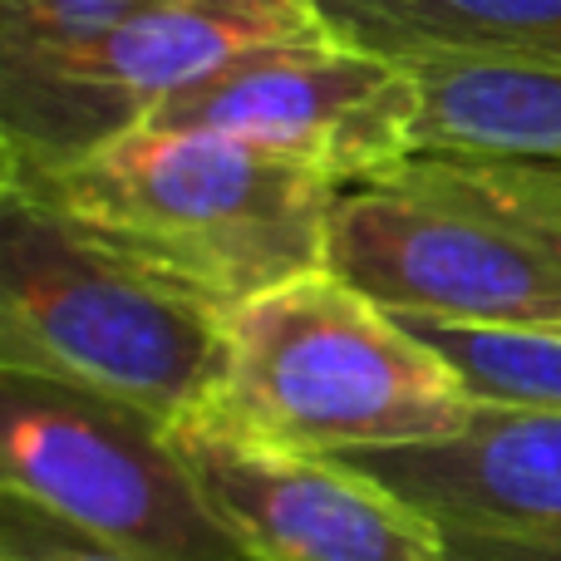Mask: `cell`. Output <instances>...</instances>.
I'll return each instance as SVG.
<instances>
[{
	"label": "cell",
	"instance_id": "3957f363",
	"mask_svg": "<svg viewBox=\"0 0 561 561\" xmlns=\"http://www.w3.org/2000/svg\"><path fill=\"white\" fill-rule=\"evenodd\" d=\"M222 340V385L203 409L296 454L438 444L478 404L394 310L330 266L237 306Z\"/></svg>",
	"mask_w": 561,
	"mask_h": 561
},
{
	"label": "cell",
	"instance_id": "7c38bea8",
	"mask_svg": "<svg viewBox=\"0 0 561 561\" xmlns=\"http://www.w3.org/2000/svg\"><path fill=\"white\" fill-rule=\"evenodd\" d=\"M478 404L561 409V330L517 325H458L434 316H399Z\"/></svg>",
	"mask_w": 561,
	"mask_h": 561
},
{
	"label": "cell",
	"instance_id": "9a60e30c",
	"mask_svg": "<svg viewBox=\"0 0 561 561\" xmlns=\"http://www.w3.org/2000/svg\"><path fill=\"white\" fill-rule=\"evenodd\" d=\"M30 5H45V0H0V15H15V10H30Z\"/></svg>",
	"mask_w": 561,
	"mask_h": 561
},
{
	"label": "cell",
	"instance_id": "5b68a950",
	"mask_svg": "<svg viewBox=\"0 0 561 561\" xmlns=\"http://www.w3.org/2000/svg\"><path fill=\"white\" fill-rule=\"evenodd\" d=\"M316 0H153L49 55L0 59V173L79 158L276 45L325 39Z\"/></svg>",
	"mask_w": 561,
	"mask_h": 561
},
{
	"label": "cell",
	"instance_id": "8992f818",
	"mask_svg": "<svg viewBox=\"0 0 561 561\" xmlns=\"http://www.w3.org/2000/svg\"><path fill=\"white\" fill-rule=\"evenodd\" d=\"M0 497L134 561H252L197 493L163 419L30 369H0Z\"/></svg>",
	"mask_w": 561,
	"mask_h": 561
},
{
	"label": "cell",
	"instance_id": "7a4b0ae2",
	"mask_svg": "<svg viewBox=\"0 0 561 561\" xmlns=\"http://www.w3.org/2000/svg\"><path fill=\"white\" fill-rule=\"evenodd\" d=\"M325 266L394 316L561 330V168L414 153L335 197Z\"/></svg>",
	"mask_w": 561,
	"mask_h": 561
},
{
	"label": "cell",
	"instance_id": "4fadbf2b",
	"mask_svg": "<svg viewBox=\"0 0 561 561\" xmlns=\"http://www.w3.org/2000/svg\"><path fill=\"white\" fill-rule=\"evenodd\" d=\"M0 561H134L118 557L108 547L89 542V537L69 533L49 513L20 503V497H0Z\"/></svg>",
	"mask_w": 561,
	"mask_h": 561
},
{
	"label": "cell",
	"instance_id": "8fae6325",
	"mask_svg": "<svg viewBox=\"0 0 561 561\" xmlns=\"http://www.w3.org/2000/svg\"><path fill=\"white\" fill-rule=\"evenodd\" d=\"M335 39L399 65L434 55L561 69V0H316Z\"/></svg>",
	"mask_w": 561,
	"mask_h": 561
},
{
	"label": "cell",
	"instance_id": "6da1fadb",
	"mask_svg": "<svg viewBox=\"0 0 561 561\" xmlns=\"http://www.w3.org/2000/svg\"><path fill=\"white\" fill-rule=\"evenodd\" d=\"M0 187L217 316L325 272L340 197L242 138L168 124H138L55 168L0 173Z\"/></svg>",
	"mask_w": 561,
	"mask_h": 561
},
{
	"label": "cell",
	"instance_id": "52a82bcc",
	"mask_svg": "<svg viewBox=\"0 0 561 561\" xmlns=\"http://www.w3.org/2000/svg\"><path fill=\"white\" fill-rule=\"evenodd\" d=\"M148 124L242 138L345 193L414 158L419 79L399 59L325 35L256 49L178 94Z\"/></svg>",
	"mask_w": 561,
	"mask_h": 561
},
{
	"label": "cell",
	"instance_id": "ba28073f",
	"mask_svg": "<svg viewBox=\"0 0 561 561\" xmlns=\"http://www.w3.org/2000/svg\"><path fill=\"white\" fill-rule=\"evenodd\" d=\"M168 444L252 561H454L419 507L340 458L276 448L213 409L173 419Z\"/></svg>",
	"mask_w": 561,
	"mask_h": 561
},
{
	"label": "cell",
	"instance_id": "30bf717a",
	"mask_svg": "<svg viewBox=\"0 0 561 561\" xmlns=\"http://www.w3.org/2000/svg\"><path fill=\"white\" fill-rule=\"evenodd\" d=\"M414 153L561 168V69L503 59H414Z\"/></svg>",
	"mask_w": 561,
	"mask_h": 561
},
{
	"label": "cell",
	"instance_id": "277c9868",
	"mask_svg": "<svg viewBox=\"0 0 561 561\" xmlns=\"http://www.w3.org/2000/svg\"><path fill=\"white\" fill-rule=\"evenodd\" d=\"M222 320L0 187V369L94 389L173 424L222 385Z\"/></svg>",
	"mask_w": 561,
	"mask_h": 561
},
{
	"label": "cell",
	"instance_id": "5bb4252c",
	"mask_svg": "<svg viewBox=\"0 0 561 561\" xmlns=\"http://www.w3.org/2000/svg\"><path fill=\"white\" fill-rule=\"evenodd\" d=\"M454 561H561V537H473L444 533Z\"/></svg>",
	"mask_w": 561,
	"mask_h": 561
},
{
	"label": "cell",
	"instance_id": "9c48e42d",
	"mask_svg": "<svg viewBox=\"0 0 561 561\" xmlns=\"http://www.w3.org/2000/svg\"><path fill=\"white\" fill-rule=\"evenodd\" d=\"M340 463L399 493L438 533L561 537V409L473 404L454 438L365 448Z\"/></svg>",
	"mask_w": 561,
	"mask_h": 561
}]
</instances>
